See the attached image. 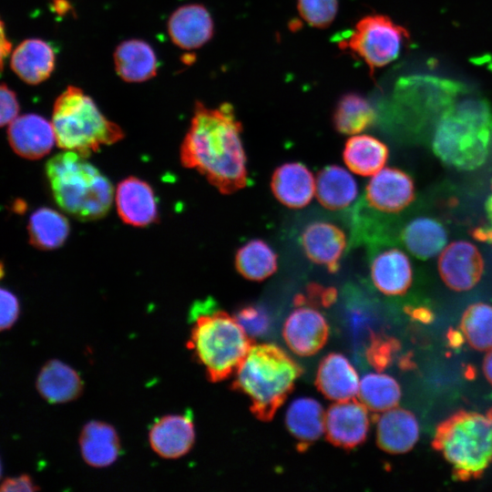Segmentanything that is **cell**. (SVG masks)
Masks as SVG:
<instances>
[{
  "mask_svg": "<svg viewBox=\"0 0 492 492\" xmlns=\"http://www.w3.org/2000/svg\"><path fill=\"white\" fill-rule=\"evenodd\" d=\"M30 243L39 250H54L64 244L69 234L67 219L46 207L34 211L27 226Z\"/></svg>",
  "mask_w": 492,
  "mask_h": 492,
  "instance_id": "obj_30",
  "label": "cell"
},
{
  "mask_svg": "<svg viewBox=\"0 0 492 492\" xmlns=\"http://www.w3.org/2000/svg\"><path fill=\"white\" fill-rule=\"evenodd\" d=\"M358 396L368 410L381 413L395 408L401 398L398 383L387 374H368L359 385Z\"/></svg>",
  "mask_w": 492,
  "mask_h": 492,
  "instance_id": "obj_33",
  "label": "cell"
},
{
  "mask_svg": "<svg viewBox=\"0 0 492 492\" xmlns=\"http://www.w3.org/2000/svg\"><path fill=\"white\" fill-rule=\"evenodd\" d=\"M116 72L126 82L147 81L157 74V57L145 41L129 39L120 43L114 53Z\"/></svg>",
  "mask_w": 492,
  "mask_h": 492,
  "instance_id": "obj_26",
  "label": "cell"
},
{
  "mask_svg": "<svg viewBox=\"0 0 492 492\" xmlns=\"http://www.w3.org/2000/svg\"><path fill=\"white\" fill-rule=\"evenodd\" d=\"M419 437V426L413 413L403 408H392L380 417L376 427L378 447L391 455L409 452Z\"/></svg>",
  "mask_w": 492,
  "mask_h": 492,
  "instance_id": "obj_20",
  "label": "cell"
},
{
  "mask_svg": "<svg viewBox=\"0 0 492 492\" xmlns=\"http://www.w3.org/2000/svg\"><path fill=\"white\" fill-rule=\"evenodd\" d=\"M446 339L451 347L458 348L463 344L466 338L462 332L460 333L457 330L449 329L446 333Z\"/></svg>",
  "mask_w": 492,
  "mask_h": 492,
  "instance_id": "obj_44",
  "label": "cell"
},
{
  "mask_svg": "<svg viewBox=\"0 0 492 492\" xmlns=\"http://www.w3.org/2000/svg\"><path fill=\"white\" fill-rule=\"evenodd\" d=\"M315 194L325 209L339 210L347 208L355 200L357 184L353 176L337 165L321 169L315 179Z\"/></svg>",
  "mask_w": 492,
  "mask_h": 492,
  "instance_id": "obj_27",
  "label": "cell"
},
{
  "mask_svg": "<svg viewBox=\"0 0 492 492\" xmlns=\"http://www.w3.org/2000/svg\"><path fill=\"white\" fill-rule=\"evenodd\" d=\"M234 264L245 279L261 282L276 272L277 254L264 241L253 239L238 249Z\"/></svg>",
  "mask_w": 492,
  "mask_h": 492,
  "instance_id": "obj_31",
  "label": "cell"
},
{
  "mask_svg": "<svg viewBox=\"0 0 492 492\" xmlns=\"http://www.w3.org/2000/svg\"><path fill=\"white\" fill-rule=\"evenodd\" d=\"M285 425L295 440L296 449L305 452L325 431V413L315 399L301 397L289 405Z\"/></svg>",
  "mask_w": 492,
  "mask_h": 492,
  "instance_id": "obj_22",
  "label": "cell"
},
{
  "mask_svg": "<svg viewBox=\"0 0 492 492\" xmlns=\"http://www.w3.org/2000/svg\"><path fill=\"white\" fill-rule=\"evenodd\" d=\"M297 8L308 25L326 28L337 15L338 0H298Z\"/></svg>",
  "mask_w": 492,
  "mask_h": 492,
  "instance_id": "obj_36",
  "label": "cell"
},
{
  "mask_svg": "<svg viewBox=\"0 0 492 492\" xmlns=\"http://www.w3.org/2000/svg\"><path fill=\"white\" fill-rule=\"evenodd\" d=\"M79 446L84 461L94 467L112 465L120 451V441L116 429L101 421H90L79 436Z\"/></svg>",
  "mask_w": 492,
  "mask_h": 492,
  "instance_id": "obj_24",
  "label": "cell"
},
{
  "mask_svg": "<svg viewBox=\"0 0 492 492\" xmlns=\"http://www.w3.org/2000/svg\"><path fill=\"white\" fill-rule=\"evenodd\" d=\"M234 317L251 339L265 336L270 332L271 316L263 306L257 304L241 306Z\"/></svg>",
  "mask_w": 492,
  "mask_h": 492,
  "instance_id": "obj_37",
  "label": "cell"
},
{
  "mask_svg": "<svg viewBox=\"0 0 492 492\" xmlns=\"http://www.w3.org/2000/svg\"><path fill=\"white\" fill-rule=\"evenodd\" d=\"M0 122L1 126L9 125L18 117L19 104L15 93L5 83L0 88Z\"/></svg>",
  "mask_w": 492,
  "mask_h": 492,
  "instance_id": "obj_40",
  "label": "cell"
},
{
  "mask_svg": "<svg viewBox=\"0 0 492 492\" xmlns=\"http://www.w3.org/2000/svg\"><path fill=\"white\" fill-rule=\"evenodd\" d=\"M46 174L56 202L74 218L98 220L111 208L113 186L86 157L61 152L46 162Z\"/></svg>",
  "mask_w": 492,
  "mask_h": 492,
  "instance_id": "obj_4",
  "label": "cell"
},
{
  "mask_svg": "<svg viewBox=\"0 0 492 492\" xmlns=\"http://www.w3.org/2000/svg\"><path fill=\"white\" fill-rule=\"evenodd\" d=\"M375 112L368 100L357 93H347L338 100L333 123L335 129L344 135H357L371 127Z\"/></svg>",
  "mask_w": 492,
  "mask_h": 492,
  "instance_id": "obj_32",
  "label": "cell"
},
{
  "mask_svg": "<svg viewBox=\"0 0 492 492\" xmlns=\"http://www.w3.org/2000/svg\"><path fill=\"white\" fill-rule=\"evenodd\" d=\"M241 131L232 105L222 103L210 108L196 102L180 148L181 164L199 171L222 194L243 189L248 170Z\"/></svg>",
  "mask_w": 492,
  "mask_h": 492,
  "instance_id": "obj_1",
  "label": "cell"
},
{
  "mask_svg": "<svg viewBox=\"0 0 492 492\" xmlns=\"http://www.w3.org/2000/svg\"><path fill=\"white\" fill-rule=\"evenodd\" d=\"M400 348L401 343L397 339L384 333H371L365 358L380 373L391 364Z\"/></svg>",
  "mask_w": 492,
  "mask_h": 492,
  "instance_id": "obj_35",
  "label": "cell"
},
{
  "mask_svg": "<svg viewBox=\"0 0 492 492\" xmlns=\"http://www.w3.org/2000/svg\"><path fill=\"white\" fill-rule=\"evenodd\" d=\"M432 447L452 466L455 479L480 477L492 463V407L451 415L436 426Z\"/></svg>",
  "mask_w": 492,
  "mask_h": 492,
  "instance_id": "obj_5",
  "label": "cell"
},
{
  "mask_svg": "<svg viewBox=\"0 0 492 492\" xmlns=\"http://www.w3.org/2000/svg\"><path fill=\"white\" fill-rule=\"evenodd\" d=\"M486 212L489 221L492 223V195L486 201Z\"/></svg>",
  "mask_w": 492,
  "mask_h": 492,
  "instance_id": "obj_48",
  "label": "cell"
},
{
  "mask_svg": "<svg viewBox=\"0 0 492 492\" xmlns=\"http://www.w3.org/2000/svg\"><path fill=\"white\" fill-rule=\"evenodd\" d=\"M168 32L179 47L191 50L209 42L214 32V24L209 11L201 5H185L169 16Z\"/></svg>",
  "mask_w": 492,
  "mask_h": 492,
  "instance_id": "obj_16",
  "label": "cell"
},
{
  "mask_svg": "<svg viewBox=\"0 0 492 492\" xmlns=\"http://www.w3.org/2000/svg\"><path fill=\"white\" fill-rule=\"evenodd\" d=\"M402 241L412 255L426 260L443 251L446 245L447 234L445 227L436 220L419 217L404 228Z\"/></svg>",
  "mask_w": 492,
  "mask_h": 492,
  "instance_id": "obj_29",
  "label": "cell"
},
{
  "mask_svg": "<svg viewBox=\"0 0 492 492\" xmlns=\"http://www.w3.org/2000/svg\"><path fill=\"white\" fill-rule=\"evenodd\" d=\"M1 331L9 329L14 325L19 315V302L17 298L10 291L1 288Z\"/></svg>",
  "mask_w": 492,
  "mask_h": 492,
  "instance_id": "obj_39",
  "label": "cell"
},
{
  "mask_svg": "<svg viewBox=\"0 0 492 492\" xmlns=\"http://www.w3.org/2000/svg\"><path fill=\"white\" fill-rule=\"evenodd\" d=\"M315 179L300 162H287L272 173L271 189L274 197L291 209L305 207L315 194Z\"/></svg>",
  "mask_w": 492,
  "mask_h": 492,
  "instance_id": "obj_19",
  "label": "cell"
},
{
  "mask_svg": "<svg viewBox=\"0 0 492 492\" xmlns=\"http://www.w3.org/2000/svg\"><path fill=\"white\" fill-rule=\"evenodd\" d=\"M472 236L478 241L492 244V228L478 227L473 230Z\"/></svg>",
  "mask_w": 492,
  "mask_h": 492,
  "instance_id": "obj_43",
  "label": "cell"
},
{
  "mask_svg": "<svg viewBox=\"0 0 492 492\" xmlns=\"http://www.w3.org/2000/svg\"><path fill=\"white\" fill-rule=\"evenodd\" d=\"M53 4L58 14L66 13L70 7L67 0H54Z\"/></svg>",
  "mask_w": 492,
  "mask_h": 492,
  "instance_id": "obj_47",
  "label": "cell"
},
{
  "mask_svg": "<svg viewBox=\"0 0 492 492\" xmlns=\"http://www.w3.org/2000/svg\"><path fill=\"white\" fill-rule=\"evenodd\" d=\"M337 299V291L333 287H325L318 283H310L304 293L295 296L293 302L297 306L330 307Z\"/></svg>",
  "mask_w": 492,
  "mask_h": 492,
  "instance_id": "obj_38",
  "label": "cell"
},
{
  "mask_svg": "<svg viewBox=\"0 0 492 492\" xmlns=\"http://www.w3.org/2000/svg\"><path fill=\"white\" fill-rule=\"evenodd\" d=\"M483 373L487 382L492 385V348L484 357Z\"/></svg>",
  "mask_w": 492,
  "mask_h": 492,
  "instance_id": "obj_45",
  "label": "cell"
},
{
  "mask_svg": "<svg viewBox=\"0 0 492 492\" xmlns=\"http://www.w3.org/2000/svg\"><path fill=\"white\" fill-rule=\"evenodd\" d=\"M282 335L294 354L311 356L327 343L329 326L323 315L313 307L297 306L287 317Z\"/></svg>",
  "mask_w": 492,
  "mask_h": 492,
  "instance_id": "obj_12",
  "label": "cell"
},
{
  "mask_svg": "<svg viewBox=\"0 0 492 492\" xmlns=\"http://www.w3.org/2000/svg\"><path fill=\"white\" fill-rule=\"evenodd\" d=\"M302 368L273 343L252 344L235 372L234 391L246 395L260 421H271L292 393Z\"/></svg>",
  "mask_w": 492,
  "mask_h": 492,
  "instance_id": "obj_2",
  "label": "cell"
},
{
  "mask_svg": "<svg viewBox=\"0 0 492 492\" xmlns=\"http://www.w3.org/2000/svg\"><path fill=\"white\" fill-rule=\"evenodd\" d=\"M405 312L412 319L423 323H430L435 318L433 312L429 308L423 305L406 306L405 308Z\"/></svg>",
  "mask_w": 492,
  "mask_h": 492,
  "instance_id": "obj_42",
  "label": "cell"
},
{
  "mask_svg": "<svg viewBox=\"0 0 492 492\" xmlns=\"http://www.w3.org/2000/svg\"><path fill=\"white\" fill-rule=\"evenodd\" d=\"M10 66L24 82L37 85L47 79L55 67V54L46 42L26 39L14 50Z\"/></svg>",
  "mask_w": 492,
  "mask_h": 492,
  "instance_id": "obj_23",
  "label": "cell"
},
{
  "mask_svg": "<svg viewBox=\"0 0 492 492\" xmlns=\"http://www.w3.org/2000/svg\"><path fill=\"white\" fill-rule=\"evenodd\" d=\"M149 440L159 456L175 459L188 454L195 442V430L189 415H169L150 428Z\"/></svg>",
  "mask_w": 492,
  "mask_h": 492,
  "instance_id": "obj_17",
  "label": "cell"
},
{
  "mask_svg": "<svg viewBox=\"0 0 492 492\" xmlns=\"http://www.w3.org/2000/svg\"><path fill=\"white\" fill-rule=\"evenodd\" d=\"M491 132L448 108L436 128L432 149L445 164L459 170H473L487 159Z\"/></svg>",
  "mask_w": 492,
  "mask_h": 492,
  "instance_id": "obj_7",
  "label": "cell"
},
{
  "mask_svg": "<svg viewBox=\"0 0 492 492\" xmlns=\"http://www.w3.org/2000/svg\"><path fill=\"white\" fill-rule=\"evenodd\" d=\"M51 123L56 145L86 158L124 138L121 128L108 120L93 99L74 86L67 87L56 98Z\"/></svg>",
  "mask_w": 492,
  "mask_h": 492,
  "instance_id": "obj_6",
  "label": "cell"
},
{
  "mask_svg": "<svg viewBox=\"0 0 492 492\" xmlns=\"http://www.w3.org/2000/svg\"><path fill=\"white\" fill-rule=\"evenodd\" d=\"M36 385L41 396L52 404L72 401L83 389L77 372L59 360H50L44 364Z\"/></svg>",
  "mask_w": 492,
  "mask_h": 492,
  "instance_id": "obj_25",
  "label": "cell"
},
{
  "mask_svg": "<svg viewBox=\"0 0 492 492\" xmlns=\"http://www.w3.org/2000/svg\"><path fill=\"white\" fill-rule=\"evenodd\" d=\"M7 138L13 150L22 158L38 159L56 143L51 122L36 114L17 117L9 125Z\"/></svg>",
  "mask_w": 492,
  "mask_h": 492,
  "instance_id": "obj_13",
  "label": "cell"
},
{
  "mask_svg": "<svg viewBox=\"0 0 492 492\" xmlns=\"http://www.w3.org/2000/svg\"><path fill=\"white\" fill-rule=\"evenodd\" d=\"M191 313L194 324L187 346L205 368L209 381H223L236 372L252 339L235 317L217 309L210 300L198 302Z\"/></svg>",
  "mask_w": 492,
  "mask_h": 492,
  "instance_id": "obj_3",
  "label": "cell"
},
{
  "mask_svg": "<svg viewBox=\"0 0 492 492\" xmlns=\"http://www.w3.org/2000/svg\"><path fill=\"white\" fill-rule=\"evenodd\" d=\"M484 267V260L477 247L462 240L446 246L437 263L442 281L456 292L474 288L482 277Z\"/></svg>",
  "mask_w": 492,
  "mask_h": 492,
  "instance_id": "obj_9",
  "label": "cell"
},
{
  "mask_svg": "<svg viewBox=\"0 0 492 492\" xmlns=\"http://www.w3.org/2000/svg\"><path fill=\"white\" fill-rule=\"evenodd\" d=\"M388 154L387 146L381 140L368 135H356L346 141L343 159L355 174L372 176L384 169Z\"/></svg>",
  "mask_w": 492,
  "mask_h": 492,
  "instance_id": "obj_28",
  "label": "cell"
},
{
  "mask_svg": "<svg viewBox=\"0 0 492 492\" xmlns=\"http://www.w3.org/2000/svg\"><path fill=\"white\" fill-rule=\"evenodd\" d=\"M301 243L310 261L331 273L338 271L346 247V236L338 226L325 221L310 223L302 232Z\"/></svg>",
  "mask_w": 492,
  "mask_h": 492,
  "instance_id": "obj_15",
  "label": "cell"
},
{
  "mask_svg": "<svg viewBox=\"0 0 492 492\" xmlns=\"http://www.w3.org/2000/svg\"><path fill=\"white\" fill-rule=\"evenodd\" d=\"M460 329L468 344L477 351L492 348V305L477 302L462 314Z\"/></svg>",
  "mask_w": 492,
  "mask_h": 492,
  "instance_id": "obj_34",
  "label": "cell"
},
{
  "mask_svg": "<svg viewBox=\"0 0 492 492\" xmlns=\"http://www.w3.org/2000/svg\"><path fill=\"white\" fill-rule=\"evenodd\" d=\"M118 213L127 224L145 227L158 220V207L150 185L136 177L121 180L115 194Z\"/></svg>",
  "mask_w": 492,
  "mask_h": 492,
  "instance_id": "obj_14",
  "label": "cell"
},
{
  "mask_svg": "<svg viewBox=\"0 0 492 492\" xmlns=\"http://www.w3.org/2000/svg\"><path fill=\"white\" fill-rule=\"evenodd\" d=\"M409 34L405 28L383 15H370L360 19L346 39L339 42L341 49H348L361 57L371 74L395 60Z\"/></svg>",
  "mask_w": 492,
  "mask_h": 492,
  "instance_id": "obj_8",
  "label": "cell"
},
{
  "mask_svg": "<svg viewBox=\"0 0 492 492\" xmlns=\"http://www.w3.org/2000/svg\"><path fill=\"white\" fill-rule=\"evenodd\" d=\"M318 391L327 399L343 402L358 395V374L343 354L332 353L321 361L315 377Z\"/></svg>",
  "mask_w": 492,
  "mask_h": 492,
  "instance_id": "obj_18",
  "label": "cell"
},
{
  "mask_svg": "<svg viewBox=\"0 0 492 492\" xmlns=\"http://www.w3.org/2000/svg\"><path fill=\"white\" fill-rule=\"evenodd\" d=\"M370 273L375 288L389 296L405 294L413 281L411 261L396 248L377 253L372 261Z\"/></svg>",
  "mask_w": 492,
  "mask_h": 492,
  "instance_id": "obj_21",
  "label": "cell"
},
{
  "mask_svg": "<svg viewBox=\"0 0 492 492\" xmlns=\"http://www.w3.org/2000/svg\"><path fill=\"white\" fill-rule=\"evenodd\" d=\"M415 199V184L405 171L384 168L375 173L366 185L365 204L374 211L397 214Z\"/></svg>",
  "mask_w": 492,
  "mask_h": 492,
  "instance_id": "obj_10",
  "label": "cell"
},
{
  "mask_svg": "<svg viewBox=\"0 0 492 492\" xmlns=\"http://www.w3.org/2000/svg\"><path fill=\"white\" fill-rule=\"evenodd\" d=\"M39 490L27 475L5 478L0 487L1 492H33Z\"/></svg>",
  "mask_w": 492,
  "mask_h": 492,
  "instance_id": "obj_41",
  "label": "cell"
},
{
  "mask_svg": "<svg viewBox=\"0 0 492 492\" xmlns=\"http://www.w3.org/2000/svg\"><path fill=\"white\" fill-rule=\"evenodd\" d=\"M2 30H1V61L3 64L4 57L7 56L11 49V44L9 40L5 37V34L4 31V23H2Z\"/></svg>",
  "mask_w": 492,
  "mask_h": 492,
  "instance_id": "obj_46",
  "label": "cell"
},
{
  "mask_svg": "<svg viewBox=\"0 0 492 492\" xmlns=\"http://www.w3.org/2000/svg\"><path fill=\"white\" fill-rule=\"evenodd\" d=\"M368 430V409L355 398L336 402L325 414V437L334 446L355 448L365 441Z\"/></svg>",
  "mask_w": 492,
  "mask_h": 492,
  "instance_id": "obj_11",
  "label": "cell"
}]
</instances>
